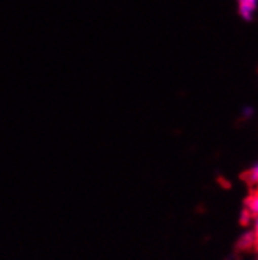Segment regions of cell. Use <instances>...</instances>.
Returning a JSON list of instances; mask_svg holds the SVG:
<instances>
[{
	"label": "cell",
	"mask_w": 258,
	"mask_h": 260,
	"mask_svg": "<svg viewBox=\"0 0 258 260\" xmlns=\"http://www.w3.org/2000/svg\"><path fill=\"white\" fill-rule=\"evenodd\" d=\"M238 5V14L246 22L253 21V17L258 11V0H236Z\"/></svg>",
	"instance_id": "obj_1"
},
{
	"label": "cell",
	"mask_w": 258,
	"mask_h": 260,
	"mask_svg": "<svg viewBox=\"0 0 258 260\" xmlns=\"http://www.w3.org/2000/svg\"><path fill=\"white\" fill-rule=\"evenodd\" d=\"M244 209L250 213L252 218H258V190H253L247 196L244 202Z\"/></svg>",
	"instance_id": "obj_2"
},
{
	"label": "cell",
	"mask_w": 258,
	"mask_h": 260,
	"mask_svg": "<svg viewBox=\"0 0 258 260\" xmlns=\"http://www.w3.org/2000/svg\"><path fill=\"white\" fill-rule=\"evenodd\" d=\"M244 179L250 187H253V190H258V161L246 171Z\"/></svg>",
	"instance_id": "obj_3"
},
{
	"label": "cell",
	"mask_w": 258,
	"mask_h": 260,
	"mask_svg": "<svg viewBox=\"0 0 258 260\" xmlns=\"http://www.w3.org/2000/svg\"><path fill=\"white\" fill-rule=\"evenodd\" d=\"M238 246L241 249H247V248H252L253 246V235H252V231L250 232H246L239 237L238 240Z\"/></svg>",
	"instance_id": "obj_4"
},
{
	"label": "cell",
	"mask_w": 258,
	"mask_h": 260,
	"mask_svg": "<svg viewBox=\"0 0 258 260\" xmlns=\"http://www.w3.org/2000/svg\"><path fill=\"white\" fill-rule=\"evenodd\" d=\"M252 235H253V246L258 251V218H253L252 221Z\"/></svg>",
	"instance_id": "obj_5"
},
{
	"label": "cell",
	"mask_w": 258,
	"mask_h": 260,
	"mask_svg": "<svg viewBox=\"0 0 258 260\" xmlns=\"http://www.w3.org/2000/svg\"><path fill=\"white\" fill-rule=\"evenodd\" d=\"M252 221H253V218L250 216V213L246 209H243V212H241V224H244V226L247 224L249 226Z\"/></svg>",
	"instance_id": "obj_6"
},
{
	"label": "cell",
	"mask_w": 258,
	"mask_h": 260,
	"mask_svg": "<svg viewBox=\"0 0 258 260\" xmlns=\"http://www.w3.org/2000/svg\"><path fill=\"white\" fill-rule=\"evenodd\" d=\"M243 116L244 118H252L253 116V108L252 107H244L243 108Z\"/></svg>",
	"instance_id": "obj_7"
}]
</instances>
